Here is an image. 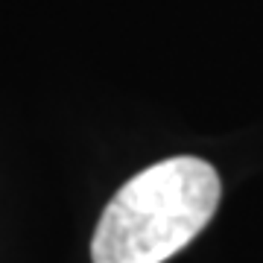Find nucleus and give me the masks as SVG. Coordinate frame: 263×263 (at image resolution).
<instances>
[{
    "instance_id": "nucleus-1",
    "label": "nucleus",
    "mask_w": 263,
    "mask_h": 263,
    "mask_svg": "<svg viewBox=\"0 0 263 263\" xmlns=\"http://www.w3.org/2000/svg\"><path fill=\"white\" fill-rule=\"evenodd\" d=\"M222 196L216 170L179 155L132 176L105 205L91 240L94 263H164L214 219Z\"/></svg>"
}]
</instances>
